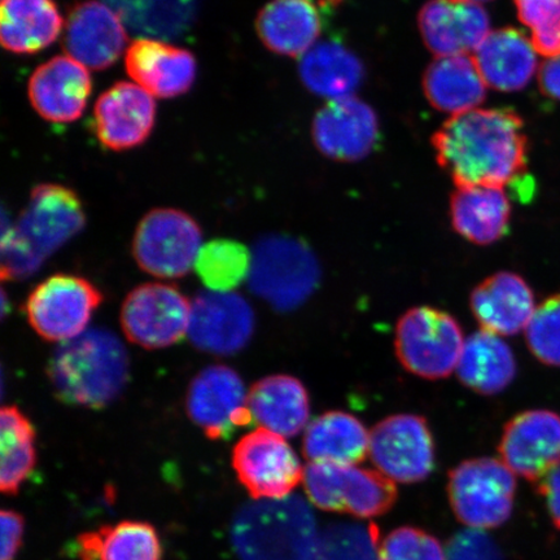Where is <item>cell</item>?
Returning <instances> with one entry per match:
<instances>
[{
  "instance_id": "13",
  "label": "cell",
  "mask_w": 560,
  "mask_h": 560,
  "mask_svg": "<svg viewBox=\"0 0 560 560\" xmlns=\"http://www.w3.org/2000/svg\"><path fill=\"white\" fill-rule=\"evenodd\" d=\"M369 455L380 472L404 485L429 478L435 466L432 433L425 419L418 416L382 420L370 432Z\"/></svg>"
},
{
  "instance_id": "37",
  "label": "cell",
  "mask_w": 560,
  "mask_h": 560,
  "mask_svg": "<svg viewBox=\"0 0 560 560\" xmlns=\"http://www.w3.org/2000/svg\"><path fill=\"white\" fill-rule=\"evenodd\" d=\"M376 524L336 523L318 534L310 560H377Z\"/></svg>"
},
{
  "instance_id": "12",
  "label": "cell",
  "mask_w": 560,
  "mask_h": 560,
  "mask_svg": "<svg viewBox=\"0 0 560 560\" xmlns=\"http://www.w3.org/2000/svg\"><path fill=\"white\" fill-rule=\"evenodd\" d=\"M237 479L254 500L291 495L304 480V468L284 438L265 429L245 435L233 452Z\"/></svg>"
},
{
  "instance_id": "14",
  "label": "cell",
  "mask_w": 560,
  "mask_h": 560,
  "mask_svg": "<svg viewBox=\"0 0 560 560\" xmlns=\"http://www.w3.org/2000/svg\"><path fill=\"white\" fill-rule=\"evenodd\" d=\"M187 415L212 440L229 439L254 422L241 376L223 365L209 366L194 377L187 390Z\"/></svg>"
},
{
  "instance_id": "15",
  "label": "cell",
  "mask_w": 560,
  "mask_h": 560,
  "mask_svg": "<svg viewBox=\"0 0 560 560\" xmlns=\"http://www.w3.org/2000/svg\"><path fill=\"white\" fill-rule=\"evenodd\" d=\"M255 331V313L235 292H201L191 303L188 338L214 355H231L248 345Z\"/></svg>"
},
{
  "instance_id": "40",
  "label": "cell",
  "mask_w": 560,
  "mask_h": 560,
  "mask_svg": "<svg viewBox=\"0 0 560 560\" xmlns=\"http://www.w3.org/2000/svg\"><path fill=\"white\" fill-rule=\"evenodd\" d=\"M377 560H446L436 537L415 527L392 530L380 545Z\"/></svg>"
},
{
  "instance_id": "26",
  "label": "cell",
  "mask_w": 560,
  "mask_h": 560,
  "mask_svg": "<svg viewBox=\"0 0 560 560\" xmlns=\"http://www.w3.org/2000/svg\"><path fill=\"white\" fill-rule=\"evenodd\" d=\"M248 406L260 429L282 438L298 436L310 422V396L296 377L266 376L250 388Z\"/></svg>"
},
{
  "instance_id": "8",
  "label": "cell",
  "mask_w": 560,
  "mask_h": 560,
  "mask_svg": "<svg viewBox=\"0 0 560 560\" xmlns=\"http://www.w3.org/2000/svg\"><path fill=\"white\" fill-rule=\"evenodd\" d=\"M516 481L502 460L464 462L450 474L447 494L455 516L471 529L500 527L513 513Z\"/></svg>"
},
{
  "instance_id": "44",
  "label": "cell",
  "mask_w": 560,
  "mask_h": 560,
  "mask_svg": "<svg viewBox=\"0 0 560 560\" xmlns=\"http://www.w3.org/2000/svg\"><path fill=\"white\" fill-rule=\"evenodd\" d=\"M538 82L545 95L560 101V55L544 62L538 73Z\"/></svg>"
},
{
  "instance_id": "39",
  "label": "cell",
  "mask_w": 560,
  "mask_h": 560,
  "mask_svg": "<svg viewBox=\"0 0 560 560\" xmlns=\"http://www.w3.org/2000/svg\"><path fill=\"white\" fill-rule=\"evenodd\" d=\"M528 347L545 365L560 366V293L536 307L525 328Z\"/></svg>"
},
{
  "instance_id": "1",
  "label": "cell",
  "mask_w": 560,
  "mask_h": 560,
  "mask_svg": "<svg viewBox=\"0 0 560 560\" xmlns=\"http://www.w3.org/2000/svg\"><path fill=\"white\" fill-rule=\"evenodd\" d=\"M438 163L457 187L513 186L528 198L534 185L527 170L528 139L511 109H472L455 115L433 135Z\"/></svg>"
},
{
  "instance_id": "42",
  "label": "cell",
  "mask_w": 560,
  "mask_h": 560,
  "mask_svg": "<svg viewBox=\"0 0 560 560\" xmlns=\"http://www.w3.org/2000/svg\"><path fill=\"white\" fill-rule=\"evenodd\" d=\"M0 524H2V555H0V560H15L21 541H23V516L12 510H2Z\"/></svg>"
},
{
  "instance_id": "23",
  "label": "cell",
  "mask_w": 560,
  "mask_h": 560,
  "mask_svg": "<svg viewBox=\"0 0 560 560\" xmlns=\"http://www.w3.org/2000/svg\"><path fill=\"white\" fill-rule=\"evenodd\" d=\"M471 310L482 330L499 336L516 335L534 317L535 296L522 277L497 272L476 287Z\"/></svg>"
},
{
  "instance_id": "35",
  "label": "cell",
  "mask_w": 560,
  "mask_h": 560,
  "mask_svg": "<svg viewBox=\"0 0 560 560\" xmlns=\"http://www.w3.org/2000/svg\"><path fill=\"white\" fill-rule=\"evenodd\" d=\"M0 489L5 494H16L32 478L37 464L34 427L16 406H4L0 412Z\"/></svg>"
},
{
  "instance_id": "5",
  "label": "cell",
  "mask_w": 560,
  "mask_h": 560,
  "mask_svg": "<svg viewBox=\"0 0 560 560\" xmlns=\"http://www.w3.org/2000/svg\"><path fill=\"white\" fill-rule=\"evenodd\" d=\"M250 254V290L277 311L295 310L318 285L317 258L304 242L295 237H261Z\"/></svg>"
},
{
  "instance_id": "31",
  "label": "cell",
  "mask_w": 560,
  "mask_h": 560,
  "mask_svg": "<svg viewBox=\"0 0 560 560\" xmlns=\"http://www.w3.org/2000/svg\"><path fill=\"white\" fill-rule=\"evenodd\" d=\"M457 374L462 383L478 394H500L516 375L513 350L499 335L475 332L465 340Z\"/></svg>"
},
{
  "instance_id": "22",
  "label": "cell",
  "mask_w": 560,
  "mask_h": 560,
  "mask_svg": "<svg viewBox=\"0 0 560 560\" xmlns=\"http://www.w3.org/2000/svg\"><path fill=\"white\" fill-rule=\"evenodd\" d=\"M418 27L438 58L476 51L492 33L486 10L459 0H430L419 11Z\"/></svg>"
},
{
  "instance_id": "29",
  "label": "cell",
  "mask_w": 560,
  "mask_h": 560,
  "mask_svg": "<svg viewBox=\"0 0 560 560\" xmlns=\"http://www.w3.org/2000/svg\"><path fill=\"white\" fill-rule=\"evenodd\" d=\"M451 219L465 240L492 244L508 234L510 200L500 187H457L451 199Z\"/></svg>"
},
{
  "instance_id": "4",
  "label": "cell",
  "mask_w": 560,
  "mask_h": 560,
  "mask_svg": "<svg viewBox=\"0 0 560 560\" xmlns=\"http://www.w3.org/2000/svg\"><path fill=\"white\" fill-rule=\"evenodd\" d=\"M317 537L312 510L298 495L245 503L231 525L241 560H310Z\"/></svg>"
},
{
  "instance_id": "32",
  "label": "cell",
  "mask_w": 560,
  "mask_h": 560,
  "mask_svg": "<svg viewBox=\"0 0 560 560\" xmlns=\"http://www.w3.org/2000/svg\"><path fill=\"white\" fill-rule=\"evenodd\" d=\"M303 445L311 462L355 465L369 455L370 433L348 412L330 411L306 427Z\"/></svg>"
},
{
  "instance_id": "21",
  "label": "cell",
  "mask_w": 560,
  "mask_h": 560,
  "mask_svg": "<svg viewBox=\"0 0 560 560\" xmlns=\"http://www.w3.org/2000/svg\"><path fill=\"white\" fill-rule=\"evenodd\" d=\"M125 68L138 86L160 100L187 94L198 74L190 51L155 38L131 42L125 52Z\"/></svg>"
},
{
  "instance_id": "17",
  "label": "cell",
  "mask_w": 560,
  "mask_h": 560,
  "mask_svg": "<svg viewBox=\"0 0 560 560\" xmlns=\"http://www.w3.org/2000/svg\"><path fill=\"white\" fill-rule=\"evenodd\" d=\"M315 147L325 156L345 163L365 159L380 140V120L369 104L354 96L328 102L312 126Z\"/></svg>"
},
{
  "instance_id": "20",
  "label": "cell",
  "mask_w": 560,
  "mask_h": 560,
  "mask_svg": "<svg viewBox=\"0 0 560 560\" xmlns=\"http://www.w3.org/2000/svg\"><path fill=\"white\" fill-rule=\"evenodd\" d=\"M93 91L89 69L68 55L55 56L34 70L27 83L32 107L48 122L79 120Z\"/></svg>"
},
{
  "instance_id": "7",
  "label": "cell",
  "mask_w": 560,
  "mask_h": 560,
  "mask_svg": "<svg viewBox=\"0 0 560 560\" xmlns=\"http://www.w3.org/2000/svg\"><path fill=\"white\" fill-rule=\"evenodd\" d=\"M464 346L458 322L435 307H415L402 315L396 327L398 360L411 374L424 380H443L457 370Z\"/></svg>"
},
{
  "instance_id": "11",
  "label": "cell",
  "mask_w": 560,
  "mask_h": 560,
  "mask_svg": "<svg viewBox=\"0 0 560 560\" xmlns=\"http://www.w3.org/2000/svg\"><path fill=\"white\" fill-rule=\"evenodd\" d=\"M191 303L177 287L147 283L132 290L121 310V327L131 342L163 349L180 341L190 326Z\"/></svg>"
},
{
  "instance_id": "19",
  "label": "cell",
  "mask_w": 560,
  "mask_h": 560,
  "mask_svg": "<svg viewBox=\"0 0 560 560\" xmlns=\"http://www.w3.org/2000/svg\"><path fill=\"white\" fill-rule=\"evenodd\" d=\"M153 96L137 83L117 82L97 97L94 124L97 139L110 151H128L143 144L156 121Z\"/></svg>"
},
{
  "instance_id": "43",
  "label": "cell",
  "mask_w": 560,
  "mask_h": 560,
  "mask_svg": "<svg viewBox=\"0 0 560 560\" xmlns=\"http://www.w3.org/2000/svg\"><path fill=\"white\" fill-rule=\"evenodd\" d=\"M540 493L548 503L552 522L560 529V466L540 482Z\"/></svg>"
},
{
  "instance_id": "25",
  "label": "cell",
  "mask_w": 560,
  "mask_h": 560,
  "mask_svg": "<svg viewBox=\"0 0 560 560\" xmlns=\"http://www.w3.org/2000/svg\"><path fill=\"white\" fill-rule=\"evenodd\" d=\"M474 60L487 85L502 93L527 86L537 69L534 44L514 27L490 33Z\"/></svg>"
},
{
  "instance_id": "38",
  "label": "cell",
  "mask_w": 560,
  "mask_h": 560,
  "mask_svg": "<svg viewBox=\"0 0 560 560\" xmlns=\"http://www.w3.org/2000/svg\"><path fill=\"white\" fill-rule=\"evenodd\" d=\"M517 18L532 33V44L546 58L560 55V0H514Z\"/></svg>"
},
{
  "instance_id": "9",
  "label": "cell",
  "mask_w": 560,
  "mask_h": 560,
  "mask_svg": "<svg viewBox=\"0 0 560 560\" xmlns=\"http://www.w3.org/2000/svg\"><path fill=\"white\" fill-rule=\"evenodd\" d=\"M201 229L178 209L151 210L139 222L132 255L139 268L163 279L182 278L194 268L202 247Z\"/></svg>"
},
{
  "instance_id": "10",
  "label": "cell",
  "mask_w": 560,
  "mask_h": 560,
  "mask_svg": "<svg viewBox=\"0 0 560 560\" xmlns=\"http://www.w3.org/2000/svg\"><path fill=\"white\" fill-rule=\"evenodd\" d=\"M102 300L88 279L58 275L35 287L26 299L25 314L42 339L65 342L86 331Z\"/></svg>"
},
{
  "instance_id": "24",
  "label": "cell",
  "mask_w": 560,
  "mask_h": 560,
  "mask_svg": "<svg viewBox=\"0 0 560 560\" xmlns=\"http://www.w3.org/2000/svg\"><path fill=\"white\" fill-rule=\"evenodd\" d=\"M256 31L271 52L303 58L322 33V16L313 0H271L258 12Z\"/></svg>"
},
{
  "instance_id": "16",
  "label": "cell",
  "mask_w": 560,
  "mask_h": 560,
  "mask_svg": "<svg viewBox=\"0 0 560 560\" xmlns=\"http://www.w3.org/2000/svg\"><path fill=\"white\" fill-rule=\"evenodd\" d=\"M499 450L514 475L541 482L560 466V417L548 410L522 412L505 427Z\"/></svg>"
},
{
  "instance_id": "18",
  "label": "cell",
  "mask_w": 560,
  "mask_h": 560,
  "mask_svg": "<svg viewBox=\"0 0 560 560\" xmlns=\"http://www.w3.org/2000/svg\"><path fill=\"white\" fill-rule=\"evenodd\" d=\"M65 50L93 70L114 66L128 50V31L117 12L100 0L77 3L65 25Z\"/></svg>"
},
{
  "instance_id": "36",
  "label": "cell",
  "mask_w": 560,
  "mask_h": 560,
  "mask_svg": "<svg viewBox=\"0 0 560 560\" xmlns=\"http://www.w3.org/2000/svg\"><path fill=\"white\" fill-rule=\"evenodd\" d=\"M252 254L240 242L214 240L202 245L195 269L209 291L231 292L249 277Z\"/></svg>"
},
{
  "instance_id": "45",
  "label": "cell",
  "mask_w": 560,
  "mask_h": 560,
  "mask_svg": "<svg viewBox=\"0 0 560 560\" xmlns=\"http://www.w3.org/2000/svg\"><path fill=\"white\" fill-rule=\"evenodd\" d=\"M459 2L480 4L485 2H490V0H459Z\"/></svg>"
},
{
  "instance_id": "30",
  "label": "cell",
  "mask_w": 560,
  "mask_h": 560,
  "mask_svg": "<svg viewBox=\"0 0 560 560\" xmlns=\"http://www.w3.org/2000/svg\"><path fill=\"white\" fill-rule=\"evenodd\" d=\"M299 73L311 93L336 101L353 96L365 79V67L340 42L325 40L301 58Z\"/></svg>"
},
{
  "instance_id": "27",
  "label": "cell",
  "mask_w": 560,
  "mask_h": 560,
  "mask_svg": "<svg viewBox=\"0 0 560 560\" xmlns=\"http://www.w3.org/2000/svg\"><path fill=\"white\" fill-rule=\"evenodd\" d=\"M62 20L55 0H2L0 42L15 55H34L60 37Z\"/></svg>"
},
{
  "instance_id": "33",
  "label": "cell",
  "mask_w": 560,
  "mask_h": 560,
  "mask_svg": "<svg viewBox=\"0 0 560 560\" xmlns=\"http://www.w3.org/2000/svg\"><path fill=\"white\" fill-rule=\"evenodd\" d=\"M81 560H161L163 546L155 528L143 522H121L77 538Z\"/></svg>"
},
{
  "instance_id": "28",
  "label": "cell",
  "mask_w": 560,
  "mask_h": 560,
  "mask_svg": "<svg viewBox=\"0 0 560 560\" xmlns=\"http://www.w3.org/2000/svg\"><path fill=\"white\" fill-rule=\"evenodd\" d=\"M423 91L433 108L453 116L476 109L485 102L487 83L474 56L436 58L423 75Z\"/></svg>"
},
{
  "instance_id": "34",
  "label": "cell",
  "mask_w": 560,
  "mask_h": 560,
  "mask_svg": "<svg viewBox=\"0 0 560 560\" xmlns=\"http://www.w3.org/2000/svg\"><path fill=\"white\" fill-rule=\"evenodd\" d=\"M140 38H177L194 24L199 0H104Z\"/></svg>"
},
{
  "instance_id": "3",
  "label": "cell",
  "mask_w": 560,
  "mask_h": 560,
  "mask_svg": "<svg viewBox=\"0 0 560 560\" xmlns=\"http://www.w3.org/2000/svg\"><path fill=\"white\" fill-rule=\"evenodd\" d=\"M47 373L62 402L102 409L114 402L128 383L129 357L116 335L90 328L60 342Z\"/></svg>"
},
{
  "instance_id": "41",
  "label": "cell",
  "mask_w": 560,
  "mask_h": 560,
  "mask_svg": "<svg viewBox=\"0 0 560 560\" xmlns=\"http://www.w3.org/2000/svg\"><path fill=\"white\" fill-rule=\"evenodd\" d=\"M446 560H503L499 546L485 530L467 529L455 535L446 548Z\"/></svg>"
},
{
  "instance_id": "6",
  "label": "cell",
  "mask_w": 560,
  "mask_h": 560,
  "mask_svg": "<svg viewBox=\"0 0 560 560\" xmlns=\"http://www.w3.org/2000/svg\"><path fill=\"white\" fill-rule=\"evenodd\" d=\"M303 481L313 505L331 513L375 517L388 513L397 500L387 476L354 465L311 462Z\"/></svg>"
},
{
  "instance_id": "2",
  "label": "cell",
  "mask_w": 560,
  "mask_h": 560,
  "mask_svg": "<svg viewBox=\"0 0 560 560\" xmlns=\"http://www.w3.org/2000/svg\"><path fill=\"white\" fill-rule=\"evenodd\" d=\"M86 214L72 188L56 184L35 186L15 225L3 229L2 278L34 275L48 257L85 228Z\"/></svg>"
}]
</instances>
